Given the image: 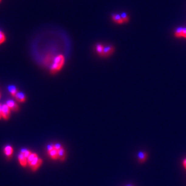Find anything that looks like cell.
Here are the masks:
<instances>
[{"label": "cell", "mask_w": 186, "mask_h": 186, "mask_svg": "<svg viewBox=\"0 0 186 186\" xmlns=\"http://www.w3.org/2000/svg\"><path fill=\"white\" fill-rule=\"evenodd\" d=\"M120 15H121V18H122L124 23L127 24V23H128L129 22V18L128 17V15L125 12H122Z\"/></svg>", "instance_id": "cell-15"}, {"label": "cell", "mask_w": 186, "mask_h": 186, "mask_svg": "<svg viewBox=\"0 0 186 186\" xmlns=\"http://www.w3.org/2000/svg\"><path fill=\"white\" fill-rule=\"evenodd\" d=\"M112 21L116 23L117 24H119V25H122L124 24V21L121 16V15L119 14H117V13H115V14H112Z\"/></svg>", "instance_id": "cell-6"}, {"label": "cell", "mask_w": 186, "mask_h": 186, "mask_svg": "<svg viewBox=\"0 0 186 186\" xmlns=\"http://www.w3.org/2000/svg\"><path fill=\"white\" fill-rule=\"evenodd\" d=\"M132 186L131 184H128V185H127V186Z\"/></svg>", "instance_id": "cell-24"}, {"label": "cell", "mask_w": 186, "mask_h": 186, "mask_svg": "<svg viewBox=\"0 0 186 186\" xmlns=\"http://www.w3.org/2000/svg\"><path fill=\"white\" fill-rule=\"evenodd\" d=\"M8 90L9 91V92L10 93V94L13 96H15L16 95V94L18 93V90H17V88L13 86V85H10L8 87Z\"/></svg>", "instance_id": "cell-14"}, {"label": "cell", "mask_w": 186, "mask_h": 186, "mask_svg": "<svg viewBox=\"0 0 186 186\" xmlns=\"http://www.w3.org/2000/svg\"><path fill=\"white\" fill-rule=\"evenodd\" d=\"M54 149V145H49L47 146V150H48V152L52 151Z\"/></svg>", "instance_id": "cell-21"}, {"label": "cell", "mask_w": 186, "mask_h": 186, "mask_svg": "<svg viewBox=\"0 0 186 186\" xmlns=\"http://www.w3.org/2000/svg\"><path fill=\"white\" fill-rule=\"evenodd\" d=\"M104 48V46L101 43H98L96 45V51L98 54L99 56H101V54H102V53L103 52Z\"/></svg>", "instance_id": "cell-13"}, {"label": "cell", "mask_w": 186, "mask_h": 186, "mask_svg": "<svg viewBox=\"0 0 186 186\" xmlns=\"http://www.w3.org/2000/svg\"><path fill=\"white\" fill-rule=\"evenodd\" d=\"M148 158V154L144 151H140L137 154L138 161L140 163H144Z\"/></svg>", "instance_id": "cell-7"}, {"label": "cell", "mask_w": 186, "mask_h": 186, "mask_svg": "<svg viewBox=\"0 0 186 186\" xmlns=\"http://www.w3.org/2000/svg\"><path fill=\"white\" fill-rule=\"evenodd\" d=\"M4 151L6 156H7L8 157H10L13 154V148L10 145H7L5 146L4 149Z\"/></svg>", "instance_id": "cell-11"}, {"label": "cell", "mask_w": 186, "mask_h": 186, "mask_svg": "<svg viewBox=\"0 0 186 186\" xmlns=\"http://www.w3.org/2000/svg\"><path fill=\"white\" fill-rule=\"evenodd\" d=\"M64 63V57L63 55L57 56L54 60L53 63L51 67V74H56L61 69Z\"/></svg>", "instance_id": "cell-1"}, {"label": "cell", "mask_w": 186, "mask_h": 186, "mask_svg": "<svg viewBox=\"0 0 186 186\" xmlns=\"http://www.w3.org/2000/svg\"><path fill=\"white\" fill-rule=\"evenodd\" d=\"M10 110H11L9 108V107L7 106L6 104L2 105V108H1L2 118H3L5 120L9 119L10 115Z\"/></svg>", "instance_id": "cell-3"}, {"label": "cell", "mask_w": 186, "mask_h": 186, "mask_svg": "<svg viewBox=\"0 0 186 186\" xmlns=\"http://www.w3.org/2000/svg\"><path fill=\"white\" fill-rule=\"evenodd\" d=\"M183 164H184V167L186 168V159H185V160H184V161H183Z\"/></svg>", "instance_id": "cell-23"}, {"label": "cell", "mask_w": 186, "mask_h": 186, "mask_svg": "<svg viewBox=\"0 0 186 186\" xmlns=\"http://www.w3.org/2000/svg\"><path fill=\"white\" fill-rule=\"evenodd\" d=\"M18 160L19 161V163L23 167H26L28 163L27 159L24 156V155L21 153H20L18 155Z\"/></svg>", "instance_id": "cell-10"}, {"label": "cell", "mask_w": 186, "mask_h": 186, "mask_svg": "<svg viewBox=\"0 0 186 186\" xmlns=\"http://www.w3.org/2000/svg\"><path fill=\"white\" fill-rule=\"evenodd\" d=\"M42 163V160L41 158H39L38 157H36L32 162H31L29 164V166H30L31 169L33 171L36 170L37 169H38V168L40 166V165Z\"/></svg>", "instance_id": "cell-4"}, {"label": "cell", "mask_w": 186, "mask_h": 186, "mask_svg": "<svg viewBox=\"0 0 186 186\" xmlns=\"http://www.w3.org/2000/svg\"><path fill=\"white\" fill-rule=\"evenodd\" d=\"M174 36L177 39L183 37V27H178L174 31Z\"/></svg>", "instance_id": "cell-9"}, {"label": "cell", "mask_w": 186, "mask_h": 186, "mask_svg": "<svg viewBox=\"0 0 186 186\" xmlns=\"http://www.w3.org/2000/svg\"><path fill=\"white\" fill-rule=\"evenodd\" d=\"M0 98H1V93H0Z\"/></svg>", "instance_id": "cell-25"}, {"label": "cell", "mask_w": 186, "mask_h": 186, "mask_svg": "<svg viewBox=\"0 0 186 186\" xmlns=\"http://www.w3.org/2000/svg\"><path fill=\"white\" fill-rule=\"evenodd\" d=\"M1 108H2V105L0 104V119L2 118V112H1Z\"/></svg>", "instance_id": "cell-22"}, {"label": "cell", "mask_w": 186, "mask_h": 186, "mask_svg": "<svg viewBox=\"0 0 186 186\" xmlns=\"http://www.w3.org/2000/svg\"><path fill=\"white\" fill-rule=\"evenodd\" d=\"M5 41V36L2 31L0 30V45Z\"/></svg>", "instance_id": "cell-19"}, {"label": "cell", "mask_w": 186, "mask_h": 186, "mask_svg": "<svg viewBox=\"0 0 186 186\" xmlns=\"http://www.w3.org/2000/svg\"><path fill=\"white\" fill-rule=\"evenodd\" d=\"M115 47L112 45H107L104 46L103 52L101 56L102 57H108L115 53Z\"/></svg>", "instance_id": "cell-2"}, {"label": "cell", "mask_w": 186, "mask_h": 186, "mask_svg": "<svg viewBox=\"0 0 186 186\" xmlns=\"http://www.w3.org/2000/svg\"><path fill=\"white\" fill-rule=\"evenodd\" d=\"M63 148L62 145L60 143H56V145H54V149H56L57 151H59L60 150H61Z\"/></svg>", "instance_id": "cell-20"}, {"label": "cell", "mask_w": 186, "mask_h": 186, "mask_svg": "<svg viewBox=\"0 0 186 186\" xmlns=\"http://www.w3.org/2000/svg\"><path fill=\"white\" fill-rule=\"evenodd\" d=\"M49 155L51 157V158L53 160H57L59 158V154H58V151L56 150V149L53 150L52 151L48 152Z\"/></svg>", "instance_id": "cell-12"}, {"label": "cell", "mask_w": 186, "mask_h": 186, "mask_svg": "<svg viewBox=\"0 0 186 186\" xmlns=\"http://www.w3.org/2000/svg\"><path fill=\"white\" fill-rule=\"evenodd\" d=\"M58 154H59V158L62 160L63 161L65 158V156H66V154H65V151L63 149V148H62L61 150H60L59 151H58Z\"/></svg>", "instance_id": "cell-16"}, {"label": "cell", "mask_w": 186, "mask_h": 186, "mask_svg": "<svg viewBox=\"0 0 186 186\" xmlns=\"http://www.w3.org/2000/svg\"><path fill=\"white\" fill-rule=\"evenodd\" d=\"M21 154H22L27 159L28 158V157L30 156V155L31 154V153L29 150H27V149H26V148H24V149H22V150H21Z\"/></svg>", "instance_id": "cell-17"}, {"label": "cell", "mask_w": 186, "mask_h": 186, "mask_svg": "<svg viewBox=\"0 0 186 186\" xmlns=\"http://www.w3.org/2000/svg\"><path fill=\"white\" fill-rule=\"evenodd\" d=\"M15 97L16 101L19 102H24L26 100V96L25 94L21 92H18V93L16 94Z\"/></svg>", "instance_id": "cell-8"}, {"label": "cell", "mask_w": 186, "mask_h": 186, "mask_svg": "<svg viewBox=\"0 0 186 186\" xmlns=\"http://www.w3.org/2000/svg\"><path fill=\"white\" fill-rule=\"evenodd\" d=\"M1 0H0V2H1Z\"/></svg>", "instance_id": "cell-26"}, {"label": "cell", "mask_w": 186, "mask_h": 186, "mask_svg": "<svg viewBox=\"0 0 186 186\" xmlns=\"http://www.w3.org/2000/svg\"><path fill=\"white\" fill-rule=\"evenodd\" d=\"M6 104L7 105V106L9 107V108L11 110L16 112L19 109V107H18V104L13 100H12V99L8 100L6 102Z\"/></svg>", "instance_id": "cell-5"}, {"label": "cell", "mask_w": 186, "mask_h": 186, "mask_svg": "<svg viewBox=\"0 0 186 186\" xmlns=\"http://www.w3.org/2000/svg\"><path fill=\"white\" fill-rule=\"evenodd\" d=\"M36 157H37V155L36 153H31L30 156L27 158V162L29 164H30L32 162Z\"/></svg>", "instance_id": "cell-18"}]
</instances>
